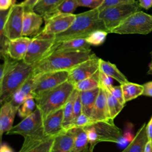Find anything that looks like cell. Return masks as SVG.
<instances>
[{"mask_svg": "<svg viewBox=\"0 0 152 152\" xmlns=\"http://www.w3.org/2000/svg\"><path fill=\"white\" fill-rule=\"evenodd\" d=\"M33 66L23 61H15L8 57L4 59L0 68V103L10 100L14 92L33 72Z\"/></svg>", "mask_w": 152, "mask_h": 152, "instance_id": "cell-1", "label": "cell"}, {"mask_svg": "<svg viewBox=\"0 0 152 152\" xmlns=\"http://www.w3.org/2000/svg\"><path fill=\"white\" fill-rule=\"evenodd\" d=\"M94 55L90 50L56 51L33 66L35 75L48 72L69 71Z\"/></svg>", "mask_w": 152, "mask_h": 152, "instance_id": "cell-2", "label": "cell"}, {"mask_svg": "<svg viewBox=\"0 0 152 152\" xmlns=\"http://www.w3.org/2000/svg\"><path fill=\"white\" fill-rule=\"evenodd\" d=\"M97 30L107 31L103 21L99 17V10L91 9L76 14L74 21L66 30L52 37L55 43L70 39L86 38L91 33Z\"/></svg>", "mask_w": 152, "mask_h": 152, "instance_id": "cell-3", "label": "cell"}, {"mask_svg": "<svg viewBox=\"0 0 152 152\" xmlns=\"http://www.w3.org/2000/svg\"><path fill=\"white\" fill-rule=\"evenodd\" d=\"M74 89V85L68 80L36 97V107L40 110L43 119L50 113L64 107Z\"/></svg>", "mask_w": 152, "mask_h": 152, "instance_id": "cell-4", "label": "cell"}, {"mask_svg": "<svg viewBox=\"0 0 152 152\" xmlns=\"http://www.w3.org/2000/svg\"><path fill=\"white\" fill-rule=\"evenodd\" d=\"M138 2L105 8L99 11V17L103 21L107 31L118 27L132 14L140 11Z\"/></svg>", "mask_w": 152, "mask_h": 152, "instance_id": "cell-5", "label": "cell"}, {"mask_svg": "<svg viewBox=\"0 0 152 152\" xmlns=\"http://www.w3.org/2000/svg\"><path fill=\"white\" fill-rule=\"evenodd\" d=\"M152 31V15L138 11L128 17L110 33L147 34Z\"/></svg>", "mask_w": 152, "mask_h": 152, "instance_id": "cell-6", "label": "cell"}, {"mask_svg": "<svg viewBox=\"0 0 152 152\" xmlns=\"http://www.w3.org/2000/svg\"><path fill=\"white\" fill-rule=\"evenodd\" d=\"M55 43L52 37L36 36L31 39L23 61L31 65H35L50 53L51 49Z\"/></svg>", "mask_w": 152, "mask_h": 152, "instance_id": "cell-7", "label": "cell"}, {"mask_svg": "<svg viewBox=\"0 0 152 152\" xmlns=\"http://www.w3.org/2000/svg\"><path fill=\"white\" fill-rule=\"evenodd\" d=\"M76 14L55 12L43 18L45 26L36 35L40 37H53L66 30L72 24Z\"/></svg>", "mask_w": 152, "mask_h": 152, "instance_id": "cell-8", "label": "cell"}, {"mask_svg": "<svg viewBox=\"0 0 152 152\" xmlns=\"http://www.w3.org/2000/svg\"><path fill=\"white\" fill-rule=\"evenodd\" d=\"M36 75V80L32 90V95L34 99L68 81L69 71L48 72Z\"/></svg>", "mask_w": 152, "mask_h": 152, "instance_id": "cell-9", "label": "cell"}, {"mask_svg": "<svg viewBox=\"0 0 152 152\" xmlns=\"http://www.w3.org/2000/svg\"><path fill=\"white\" fill-rule=\"evenodd\" d=\"M43 118L40 110L36 107L33 112L24 118L20 123L14 126L7 135L18 134L24 137L34 135L43 131Z\"/></svg>", "mask_w": 152, "mask_h": 152, "instance_id": "cell-10", "label": "cell"}, {"mask_svg": "<svg viewBox=\"0 0 152 152\" xmlns=\"http://www.w3.org/2000/svg\"><path fill=\"white\" fill-rule=\"evenodd\" d=\"M24 11V8L21 4H14L10 8L4 26L5 35L8 39H15L22 36Z\"/></svg>", "mask_w": 152, "mask_h": 152, "instance_id": "cell-11", "label": "cell"}, {"mask_svg": "<svg viewBox=\"0 0 152 152\" xmlns=\"http://www.w3.org/2000/svg\"><path fill=\"white\" fill-rule=\"evenodd\" d=\"M90 125L94 128L97 142H112L119 144L123 136L122 130L116 126L113 119L93 122Z\"/></svg>", "mask_w": 152, "mask_h": 152, "instance_id": "cell-12", "label": "cell"}, {"mask_svg": "<svg viewBox=\"0 0 152 152\" xmlns=\"http://www.w3.org/2000/svg\"><path fill=\"white\" fill-rule=\"evenodd\" d=\"M100 59L95 54L69 71L68 81L74 85L77 82L93 75L99 70Z\"/></svg>", "mask_w": 152, "mask_h": 152, "instance_id": "cell-13", "label": "cell"}, {"mask_svg": "<svg viewBox=\"0 0 152 152\" xmlns=\"http://www.w3.org/2000/svg\"><path fill=\"white\" fill-rule=\"evenodd\" d=\"M54 137L45 135L43 131L24 137L23 144L18 152H50Z\"/></svg>", "mask_w": 152, "mask_h": 152, "instance_id": "cell-14", "label": "cell"}, {"mask_svg": "<svg viewBox=\"0 0 152 152\" xmlns=\"http://www.w3.org/2000/svg\"><path fill=\"white\" fill-rule=\"evenodd\" d=\"M64 107L48 115L43 122V129L45 135L55 137L66 131L63 127Z\"/></svg>", "mask_w": 152, "mask_h": 152, "instance_id": "cell-15", "label": "cell"}, {"mask_svg": "<svg viewBox=\"0 0 152 152\" xmlns=\"http://www.w3.org/2000/svg\"><path fill=\"white\" fill-rule=\"evenodd\" d=\"M31 40V38L26 36L8 40L6 49L7 55L13 60L23 61Z\"/></svg>", "mask_w": 152, "mask_h": 152, "instance_id": "cell-16", "label": "cell"}, {"mask_svg": "<svg viewBox=\"0 0 152 152\" xmlns=\"http://www.w3.org/2000/svg\"><path fill=\"white\" fill-rule=\"evenodd\" d=\"M43 18L33 11H25L23 15L22 36H31L39 33Z\"/></svg>", "mask_w": 152, "mask_h": 152, "instance_id": "cell-17", "label": "cell"}, {"mask_svg": "<svg viewBox=\"0 0 152 152\" xmlns=\"http://www.w3.org/2000/svg\"><path fill=\"white\" fill-rule=\"evenodd\" d=\"M37 75H34L33 72L28 79L11 96L10 101L15 107H20L25 100L33 96L32 90L36 80Z\"/></svg>", "mask_w": 152, "mask_h": 152, "instance_id": "cell-18", "label": "cell"}, {"mask_svg": "<svg viewBox=\"0 0 152 152\" xmlns=\"http://www.w3.org/2000/svg\"><path fill=\"white\" fill-rule=\"evenodd\" d=\"M18 108L15 107L10 101L2 104L0 110V137L1 140L4 133L8 132L13 127L15 115Z\"/></svg>", "mask_w": 152, "mask_h": 152, "instance_id": "cell-19", "label": "cell"}, {"mask_svg": "<svg viewBox=\"0 0 152 152\" xmlns=\"http://www.w3.org/2000/svg\"><path fill=\"white\" fill-rule=\"evenodd\" d=\"M90 118L93 122L112 119L110 118L109 115L106 91L103 87H100L99 93Z\"/></svg>", "mask_w": 152, "mask_h": 152, "instance_id": "cell-20", "label": "cell"}, {"mask_svg": "<svg viewBox=\"0 0 152 152\" xmlns=\"http://www.w3.org/2000/svg\"><path fill=\"white\" fill-rule=\"evenodd\" d=\"M90 46L86 38L66 40L55 43L51 49L50 53L56 51L90 50Z\"/></svg>", "mask_w": 152, "mask_h": 152, "instance_id": "cell-21", "label": "cell"}, {"mask_svg": "<svg viewBox=\"0 0 152 152\" xmlns=\"http://www.w3.org/2000/svg\"><path fill=\"white\" fill-rule=\"evenodd\" d=\"M74 137V128L55 136L50 152H70L73 145Z\"/></svg>", "mask_w": 152, "mask_h": 152, "instance_id": "cell-22", "label": "cell"}, {"mask_svg": "<svg viewBox=\"0 0 152 152\" xmlns=\"http://www.w3.org/2000/svg\"><path fill=\"white\" fill-rule=\"evenodd\" d=\"M148 140L147 124L144 123L138 129L134 138L122 152H144L145 145Z\"/></svg>", "mask_w": 152, "mask_h": 152, "instance_id": "cell-23", "label": "cell"}, {"mask_svg": "<svg viewBox=\"0 0 152 152\" xmlns=\"http://www.w3.org/2000/svg\"><path fill=\"white\" fill-rule=\"evenodd\" d=\"M99 90L100 87H97L93 90L81 92L83 113L90 118L91 115Z\"/></svg>", "mask_w": 152, "mask_h": 152, "instance_id": "cell-24", "label": "cell"}, {"mask_svg": "<svg viewBox=\"0 0 152 152\" xmlns=\"http://www.w3.org/2000/svg\"><path fill=\"white\" fill-rule=\"evenodd\" d=\"M99 70L112 79L115 80L121 84L128 81L126 77L119 70L115 64L101 58L100 59Z\"/></svg>", "mask_w": 152, "mask_h": 152, "instance_id": "cell-25", "label": "cell"}, {"mask_svg": "<svg viewBox=\"0 0 152 152\" xmlns=\"http://www.w3.org/2000/svg\"><path fill=\"white\" fill-rule=\"evenodd\" d=\"M65 0H40L34 7L33 11L43 18L55 12L58 7Z\"/></svg>", "mask_w": 152, "mask_h": 152, "instance_id": "cell-26", "label": "cell"}, {"mask_svg": "<svg viewBox=\"0 0 152 152\" xmlns=\"http://www.w3.org/2000/svg\"><path fill=\"white\" fill-rule=\"evenodd\" d=\"M77 91L78 90L75 88L64 106L63 127L65 131L72 128L74 126V103Z\"/></svg>", "mask_w": 152, "mask_h": 152, "instance_id": "cell-27", "label": "cell"}, {"mask_svg": "<svg viewBox=\"0 0 152 152\" xmlns=\"http://www.w3.org/2000/svg\"><path fill=\"white\" fill-rule=\"evenodd\" d=\"M75 137L73 145L70 152H87L88 150V140L83 128H73Z\"/></svg>", "mask_w": 152, "mask_h": 152, "instance_id": "cell-28", "label": "cell"}, {"mask_svg": "<svg viewBox=\"0 0 152 152\" xmlns=\"http://www.w3.org/2000/svg\"><path fill=\"white\" fill-rule=\"evenodd\" d=\"M123 91L124 100L126 102L136 99L142 94L144 87L142 85L134 83L126 82L121 84Z\"/></svg>", "mask_w": 152, "mask_h": 152, "instance_id": "cell-29", "label": "cell"}, {"mask_svg": "<svg viewBox=\"0 0 152 152\" xmlns=\"http://www.w3.org/2000/svg\"><path fill=\"white\" fill-rule=\"evenodd\" d=\"M100 87V70L97 71L91 77L80 81L74 84L75 88L80 92L93 90Z\"/></svg>", "mask_w": 152, "mask_h": 152, "instance_id": "cell-30", "label": "cell"}, {"mask_svg": "<svg viewBox=\"0 0 152 152\" xmlns=\"http://www.w3.org/2000/svg\"><path fill=\"white\" fill-rule=\"evenodd\" d=\"M104 90L106 94L107 104L109 117L110 119L114 120L117 115L121 112L124 107V105L121 104L107 90Z\"/></svg>", "mask_w": 152, "mask_h": 152, "instance_id": "cell-31", "label": "cell"}, {"mask_svg": "<svg viewBox=\"0 0 152 152\" xmlns=\"http://www.w3.org/2000/svg\"><path fill=\"white\" fill-rule=\"evenodd\" d=\"M108 33L105 30H97L91 33L86 39L91 46H100L105 42Z\"/></svg>", "mask_w": 152, "mask_h": 152, "instance_id": "cell-32", "label": "cell"}, {"mask_svg": "<svg viewBox=\"0 0 152 152\" xmlns=\"http://www.w3.org/2000/svg\"><path fill=\"white\" fill-rule=\"evenodd\" d=\"M36 108V102L34 97H29L20 106L18 109V114L21 118H26L31 114Z\"/></svg>", "mask_w": 152, "mask_h": 152, "instance_id": "cell-33", "label": "cell"}, {"mask_svg": "<svg viewBox=\"0 0 152 152\" xmlns=\"http://www.w3.org/2000/svg\"><path fill=\"white\" fill-rule=\"evenodd\" d=\"M78 7H79L78 0H65L58 7L55 12L73 14Z\"/></svg>", "mask_w": 152, "mask_h": 152, "instance_id": "cell-34", "label": "cell"}, {"mask_svg": "<svg viewBox=\"0 0 152 152\" xmlns=\"http://www.w3.org/2000/svg\"><path fill=\"white\" fill-rule=\"evenodd\" d=\"M104 89L107 90L121 104L125 105V102L124 100L121 85L117 86H111L107 88H104Z\"/></svg>", "mask_w": 152, "mask_h": 152, "instance_id": "cell-35", "label": "cell"}, {"mask_svg": "<svg viewBox=\"0 0 152 152\" xmlns=\"http://www.w3.org/2000/svg\"><path fill=\"white\" fill-rule=\"evenodd\" d=\"M92 122L93 121L89 116L81 113L75 121L73 128H84L90 125Z\"/></svg>", "mask_w": 152, "mask_h": 152, "instance_id": "cell-36", "label": "cell"}, {"mask_svg": "<svg viewBox=\"0 0 152 152\" xmlns=\"http://www.w3.org/2000/svg\"><path fill=\"white\" fill-rule=\"evenodd\" d=\"M104 0H78L79 7L95 9L100 7L104 2Z\"/></svg>", "mask_w": 152, "mask_h": 152, "instance_id": "cell-37", "label": "cell"}, {"mask_svg": "<svg viewBox=\"0 0 152 152\" xmlns=\"http://www.w3.org/2000/svg\"><path fill=\"white\" fill-rule=\"evenodd\" d=\"M135 2V0H104L103 4L97 9L99 10V11H100L107 7L125 4H132Z\"/></svg>", "mask_w": 152, "mask_h": 152, "instance_id": "cell-38", "label": "cell"}, {"mask_svg": "<svg viewBox=\"0 0 152 152\" xmlns=\"http://www.w3.org/2000/svg\"><path fill=\"white\" fill-rule=\"evenodd\" d=\"M83 113V109H82V104H81V92L78 91L74 103V122L76 119L81 114Z\"/></svg>", "mask_w": 152, "mask_h": 152, "instance_id": "cell-39", "label": "cell"}, {"mask_svg": "<svg viewBox=\"0 0 152 152\" xmlns=\"http://www.w3.org/2000/svg\"><path fill=\"white\" fill-rule=\"evenodd\" d=\"M100 85L101 87L107 88L112 86V78L100 71Z\"/></svg>", "mask_w": 152, "mask_h": 152, "instance_id": "cell-40", "label": "cell"}, {"mask_svg": "<svg viewBox=\"0 0 152 152\" xmlns=\"http://www.w3.org/2000/svg\"><path fill=\"white\" fill-rule=\"evenodd\" d=\"M40 0H24L20 4L23 6L25 11H33L35 5Z\"/></svg>", "mask_w": 152, "mask_h": 152, "instance_id": "cell-41", "label": "cell"}, {"mask_svg": "<svg viewBox=\"0 0 152 152\" xmlns=\"http://www.w3.org/2000/svg\"><path fill=\"white\" fill-rule=\"evenodd\" d=\"M144 91L142 95L152 97V81L147 82L143 85Z\"/></svg>", "mask_w": 152, "mask_h": 152, "instance_id": "cell-42", "label": "cell"}, {"mask_svg": "<svg viewBox=\"0 0 152 152\" xmlns=\"http://www.w3.org/2000/svg\"><path fill=\"white\" fill-rule=\"evenodd\" d=\"M12 5V0H0V10H8Z\"/></svg>", "mask_w": 152, "mask_h": 152, "instance_id": "cell-43", "label": "cell"}, {"mask_svg": "<svg viewBox=\"0 0 152 152\" xmlns=\"http://www.w3.org/2000/svg\"><path fill=\"white\" fill-rule=\"evenodd\" d=\"M138 4L140 7L148 10L152 7V0H138Z\"/></svg>", "mask_w": 152, "mask_h": 152, "instance_id": "cell-44", "label": "cell"}, {"mask_svg": "<svg viewBox=\"0 0 152 152\" xmlns=\"http://www.w3.org/2000/svg\"><path fill=\"white\" fill-rule=\"evenodd\" d=\"M147 131L149 140H152V116L147 124Z\"/></svg>", "mask_w": 152, "mask_h": 152, "instance_id": "cell-45", "label": "cell"}, {"mask_svg": "<svg viewBox=\"0 0 152 152\" xmlns=\"http://www.w3.org/2000/svg\"><path fill=\"white\" fill-rule=\"evenodd\" d=\"M0 152H14L12 148L7 143H2L1 144Z\"/></svg>", "mask_w": 152, "mask_h": 152, "instance_id": "cell-46", "label": "cell"}, {"mask_svg": "<svg viewBox=\"0 0 152 152\" xmlns=\"http://www.w3.org/2000/svg\"><path fill=\"white\" fill-rule=\"evenodd\" d=\"M144 152H152V140H148L147 142L145 147Z\"/></svg>", "mask_w": 152, "mask_h": 152, "instance_id": "cell-47", "label": "cell"}, {"mask_svg": "<svg viewBox=\"0 0 152 152\" xmlns=\"http://www.w3.org/2000/svg\"><path fill=\"white\" fill-rule=\"evenodd\" d=\"M148 73L150 74H152V61L149 64V69H148Z\"/></svg>", "mask_w": 152, "mask_h": 152, "instance_id": "cell-48", "label": "cell"}, {"mask_svg": "<svg viewBox=\"0 0 152 152\" xmlns=\"http://www.w3.org/2000/svg\"><path fill=\"white\" fill-rule=\"evenodd\" d=\"M93 148H94V147H93L90 146V147H89V148H88V151H87V152H93Z\"/></svg>", "mask_w": 152, "mask_h": 152, "instance_id": "cell-49", "label": "cell"}, {"mask_svg": "<svg viewBox=\"0 0 152 152\" xmlns=\"http://www.w3.org/2000/svg\"><path fill=\"white\" fill-rule=\"evenodd\" d=\"M15 2H16V0H12V3H13V5H14V4H15Z\"/></svg>", "mask_w": 152, "mask_h": 152, "instance_id": "cell-50", "label": "cell"}, {"mask_svg": "<svg viewBox=\"0 0 152 152\" xmlns=\"http://www.w3.org/2000/svg\"><path fill=\"white\" fill-rule=\"evenodd\" d=\"M151 55H152V50H151Z\"/></svg>", "mask_w": 152, "mask_h": 152, "instance_id": "cell-51", "label": "cell"}, {"mask_svg": "<svg viewBox=\"0 0 152 152\" xmlns=\"http://www.w3.org/2000/svg\"><path fill=\"white\" fill-rule=\"evenodd\" d=\"M151 15H152V14H151Z\"/></svg>", "mask_w": 152, "mask_h": 152, "instance_id": "cell-52", "label": "cell"}]
</instances>
